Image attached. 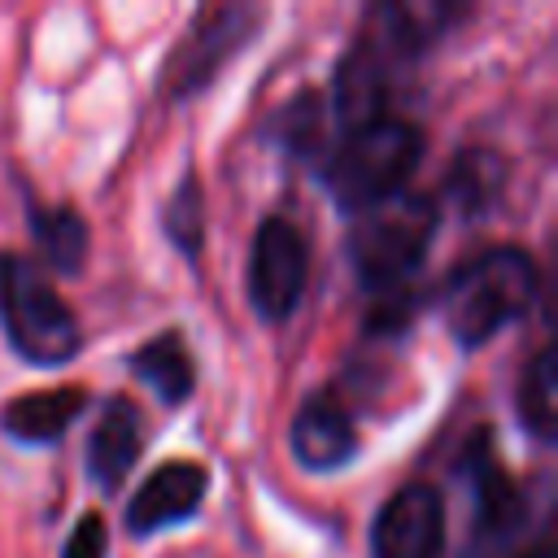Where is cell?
I'll return each mask as SVG.
<instances>
[{
  "label": "cell",
  "instance_id": "6da1fadb",
  "mask_svg": "<svg viewBox=\"0 0 558 558\" xmlns=\"http://www.w3.org/2000/svg\"><path fill=\"white\" fill-rule=\"evenodd\" d=\"M432 296L449 340L462 353H475L532 314L541 301V266L523 244H488L462 257Z\"/></svg>",
  "mask_w": 558,
  "mask_h": 558
},
{
  "label": "cell",
  "instance_id": "7a4b0ae2",
  "mask_svg": "<svg viewBox=\"0 0 558 558\" xmlns=\"http://www.w3.org/2000/svg\"><path fill=\"white\" fill-rule=\"evenodd\" d=\"M440 201L423 187H401L397 196L366 205L349 218L344 262L353 279L375 296L414 292V279L423 275V262L432 253V240L440 231Z\"/></svg>",
  "mask_w": 558,
  "mask_h": 558
},
{
  "label": "cell",
  "instance_id": "3957f363",
  "mask_svg": "<svg viewBox=\"0 0 558 558\" xmlns=\"http://www.w3.org/2000/svg\"><path fill=\"white\" fill-rule=\"evenodd\" d=\"M0 336L13 357L39 371L70 366L87 344L83 318L61 296L57 279L17 248H0Z\"/></svg>",
  "mask_w": 558,
  "mask_h": 558
},
{
  "label": "cell",
  "instance_id": "277c9868",
  "mask_svg": "<svg viewBox=\"0 0 558 558\" xmlns=\"http://www.w3.org/2000/svg\"><path fill=\"white\" fill-rule=\"evenodd\" d=\"M423 148H427V135L414 118L384 113L375 122L344 131L327 148L318 179L336 201V209L353 218L357 209L379 205L401 187H410V174L423 161Z\"/></svg>",
  "mask_w": 558,
  "mask_h": 558
},
{
  "label": "cell",
  "instance_id": "5b68a950",
  "mask_svg": "<svg viewBox=\"0 0 558 558\" xmlns=\"http://www.w3.org/2000/svg\"><path fill=\"white\" fill-rule=\"evenodd\" d=\"M270 9L257 0H214L201 4L183 31V39L166 52L157 87L166 105H187L218 83V74L257 39Z\"/></svg>",
  "mask_w": 558,
  "mask_h": 558
},
{
  "label": "cell",
  "instance_id": "8992f818",
  "mask_svg": "<svg viewBox=\"0 0 558 558\" xmlns=\"http://www.w3.org/2000/svg\"><path fill=\"white\" fill-rule=\"evenodd\" d=\"M458 475L471 488V532L458 558H519V545L532 527V501L527 488L497 458L493 427H475L466 436Z\"/></svg>",
  "mask_w": 558,
  "mask_h": 558
},
{
  "label": "cell",
  "instance_id": "52a82bcc",
  "mask_svg": "<svg viewBox=\"0 0 558 558\" xmlns=\"http://www.w3.org/2000/svg\"><path fill=\"white\" fill-rule=\"evenodd\" d=\"M310 235L288 214H266L248 244L244 266V296L257 323L279 327L296 314L310 292Z\"/></svg>",
  "mask_w": 558,
  "mask_h": 558
},
{
  "label": "cell",
  "instance_id": "ba28073f",
  "mask_svg": "<svg viewBox=\"0 0 558 558\" xmlns=\"http://www.w3.org/2000/svg\"><path fill=\"white\" fill-rule=\"evenodd\" d=\"M371 558H445L449 501L432 480H405L371 519Z\"/></svg>",
  "mask_w": 558,
  "mask_h": 558
},
{
  "label": "cell",
  "instance_id": "9c48e42d",
  "mask_svg": "<svg viewBox=\"0 0 558 558\" xmlns=\"http://www.w3.org/2000/svg\"><path fill=\"white\" fill-rule=\"evenodd\" d=\"M466 17H475V4H453V0H379V4H371L362 13L357 35L397 70L405 61L427 57Z\"/></svg>",
  "mask_w": 558,
  "mask_h": 558
},
{
  "label": "cell",
  "instance_id": "30bf717a",
  "mask_svg": "<svg viewBox=\"0 0 558 558\" xmlns=\"http://www.w3.org/2000/svg\"><path fill=\"white\" fill-rule=\"evenodd\" d=\"M205 497H209V466L201 458L157 462L135 484V493L126 497L122 527H126V536L148 541L157 532H170V527L192 523L205 510Z\"/></svg>",
  "mask_w": 558,
  "mask_h": 558
},
{
  "label": "cell",
  "instance_id": "8fae6325",
  "mask_svg": "<svg viewBox=\"0 0 558 558\" xmlns=\"http://www.w3.org/2000/svg\"><path fill=\"white\" fill-rule=\"evenodd\" d=\"M362 449L357 418L336 388H314L288 418V453L310 475H331L349 466Z\"/></svg>",
  "mask_w": 558,
  "mask_h": 558
},
{
  "label": "cell",
  "instance_id": "7c38bea8",
  "mask_svg": "<svg viewBox=\"0 0 558 558\" xmlns=\"http://www.w3.org/2000/svg\"><path fill=\"white\" fill-rule=\"evenodd\" d=\"M140 449H144V414L135 405V397L109 392L87 432V445H83V471L96 484V493L113 497L118 488H126V480L140 462Z\"/></svg>",
  "mask_w": 558,
  "mask_h": 558
},
{
  "label": "cell",
  "instance_id": "4fadbf2b",
  "mask_svg": "<svg viewBox=\"0 0 558 558\" xmlns=\"http://www.w3.org/2000/svg\"><path fill=\"white\" fill-rule=\"evenodd\" d=\"M92 388L87 384H57V388H35L17 392L0 405V436L13 445L39 449V445H61L65 432L87 414Z\"/></svg>",
  "mask_w": 558,
  "mask_h": 558
},
{
  "label": "cell",
  "instance_id": "5bb4252c",
  "mask_svg": "<svg viewBox=\"0 0 558 558\" xmlns=\"http://www.w3.org/2000/svg\"><path fill=\"white\" fill-rule=\"evenodd\" d=\"M126 371L135 384H144L166 410H179L192 401L196 392V353L183 336V327H161L157 336L140 340L131 353H126Z\"/></svg>",
  "mask_w": 558,
  "mask_h": 558
},
{
  "label": "cell",
  "instance_id": "9a60e30c",
  "mask_svg": "<svg viewBox=\"0 0 558 558\" xmlns=\"http://www.w3.org/2000/svg\"><path fill=\"white\" fill-rule=\"evenodd\" d=\"M26 231L35 240V253H39V266L61 275V279H78L87 270V257H92V222L83 218L78 205L70 201H39L26 192Z\"/></svg>",
  "mask_w": 558,
  "mask_h": 558
},
{
  "label": "cell",
  "instance_id": "2e32d148",
  "mask_svg": "<svg viewBox=\"0 0 558 558\" xmlns=\"http://www.w3.org/2000/svg\"><path fill=\"white\" fill-rule=\"evenodd\" d=\"M506 183H510V161L497 148H462L449 161L436 201H440V209L449 201L462 214H488L497 205V196L506 192Z\"/></svg>",
  "mask_w": 558,
  "mask_h": 558
},
{
  "label": "cell",
  "instance_id": "e0dca14e",
  "mask_svg": "<svg viewBox=\"0 0 558 558\" xmlns=\"http://www.w3.org/2000/svg\"><path fill=\"white\" fill-rule=\"evenodd\" d=\"M514 414H519V427L541 449L558 440V349L554 344H541L523 362L514 384Z\"/></svg>",
  "mask_w": 558,
  "mask_h": 558
},
{
  "label": "cell",
  "instance_id": "ac0fdd59",
  "mask_svg": "<svg viewBox=\"0 0 558 558\" xmlns=\"http://www.w3.org/2000/svg\"><path fill=\"white\" fill-rule=\"evenodd\" d=\"M157 222H161L166 244H170L187 266H196V262H201V248H205V235H209V205H205L201 174H196L192 166L183 170V179H179L174 192L166 196Z\"/></svg>",
  "mask_w": 558,
  "mask_h": 558
},
{
  "label": "cell",
  "instance_id": "d6986e66",
  "mask_svg": "<svg viewBox=\"0 0 558 558\" xmlns=\"http://www.w3.org/2000/svg\"><path fill=\"white\" fill-rule=\"evenodd\" d=\"M327 105H323V92H296L292 100L279 105L275 113V144L296 157V161H323V140H327Z\"/></svg>",
  "mask_w": 558,
  "mask_h": 558
},
{
  "label": "cell",
  "instance_id": "ffe728a7",
  "mask_svg": "<svg viewBox=\"0 0 558 558\" xmlns=\"http://www.w3.org/2000/svg\"><path fill=\"white\" fill-rule=\"evenodd\" d=\"M61 558H109V523L100 510H83L61 541Z\"/></svg>",
  "mask_w": 558,
  "mask_h": 558
},
{
  "label": "cell",
  "instance_id": "44dd1931",
  "mask_svg": "<svg viewBox=\"0 0 558 558\" xmlns=\"http://www.w3.org/2000/svg\"><path fill=\"white\" fill-rule=\"evenodd\" d=\"M519 558H554V545H549V536H541L536 545H527Z\"/></svg>",
  "mask_w": 558,
  "mask_h": 558
}]
</instances>
